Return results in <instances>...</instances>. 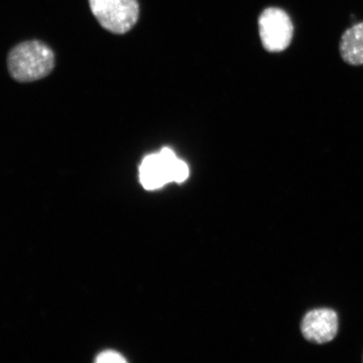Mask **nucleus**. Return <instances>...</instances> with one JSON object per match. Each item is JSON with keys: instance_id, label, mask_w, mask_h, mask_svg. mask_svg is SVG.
Masks as SVG:
<instances>
[{"instance_id": "obj_6", "label": "nucleus", "mask_w": 363, "mask_h": 363, "mask_svg": "<svg viewBox=\"0 0 363 363\" xmlns=\"http://www.w3.org/2000/svg\"><path fill=\"white\" fill-rule=\"evenodd\" d=\"M340 53L348 65H363V22L345 31L340 42Z\"/></svg>"}, {"instance_id": "obj_2", "label": "nucleus", "mask_w": 363, "mask_h": 363, "mask_svg": "<svg viewBox=\"0 0 363 363\" xmlns=\"http://www.w3.org/2000/svg\"><path fill=\"white\" fill-rule=\"evenodd\" d=\"M140 181L144 189L155 190L167 184H182L187 180L189 169L169 147L145 157L139 169Z\"/></svg>"}, {"instance_id": "obj_1", "label": "nucleus", "mask_w": 363, "mask_h": 363, "mask_svg": "<svg viewBox=\"0 0 363 363\" xmlns=\"http://www.w3.org/2000/svg\"><path fill=\"white\" fill-rule=\"evenodd\" d=\"M55 67V54L40 40H27L13 48L8 57V68L13 79L29 83L51 74Z\"/></svg>"}, {"instance_id": "obj_7", "label": "nucleus", "mask_w": 363, "mask_h": 363, "mask_svg": "<svg viewBox=\"0 0 363 363\" xmlns=\"http://www.w3.org/2000/svg\"><path fill=\"white\" fill-rule=\"evenodd\" d=\"M96 362L99 363H124L126 362V360L120 353L113 351H106L99 354Z\"/></svg>"}, {"instance_id": "obj_5", "label": "nucleus", "mask_w": 363, "mask_h": 363, "mask_svg": "<svg viewBox=\"0 0 363 363\" xmlns=\"http://www.w3.org/2000/svg\"><path fill=\"white\" fill-rule=\"evenodd\" d=\"M303 337L310 342L323 344L333 340L338 330V316L330 308H318L306 315L302 321Z\"/></svg>"}, {"instance_id": "obj_3", "label": "nucleus", "mask_w": 363, "mask_h": 363, "mask_svg": "<svg viewBox=\"0 0 363 363\" xmlns=\"http://www.w3.org/2000/svg\"><path fill=\"white\" fill-rule=\"evenodd\" d=\"M91 11L103 28L125 34L133 28L139 18L138 0H89Z\"/></svg>"}, {"instance_id": "obj_4", "label": "nucleus", "mask_w": 363, "mask_h": 363, "mask_svg": "<svg viewBox=\"0 0 363 363\" xmlns=\"http://www.w3.org/2000/svg\"><path fill=\"white\" fill-rule=\"evenodd\" d=\"M258 26L262 45L267 52H283L291 43L293 23L281 9H266L258 20Z\"/></svg>"}]
</instances>
